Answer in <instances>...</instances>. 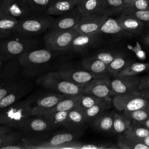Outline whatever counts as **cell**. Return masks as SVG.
<instances>
[{
    "label": "cell",
    "instance_id": "cell-1",
    "mask_svg": "<svg viewBox=\"0 0 149 149\" xmlns=\"http://www.w3.org/2000/svg\"><path fill=\"white\" fill-rule=\"evenodd\" d=\"M74 55L69 51H56L45 48L35 49L20 56L18 60L24 77L35 80L43 74L58 70Z\"/></svg>",
    "mask_w": 149,
    "mask_h": 149
},
{
    "label": "cell",
    "instance_id": "cell-2",
    "mask_svg": "<svg viewBox=\"0 0 149 149\" xmlns=\"http://www.w3.org/2000/svg\"><path fill=\"white\" fill-rule=\"evenodd\" d=\"M83 128H66V130L23 137L21 140L25 149L62 148L65 144L76 140L82 135Z\"/></svg>",
    "mask_w": 149,
    "mask_h": 149
},
{
    "label": "cell",
    "instance_id": "cell-3",
    "mask_svg": "<svg viewBox=\"0 0 149 149\" xmlns=\"http://www.w3.org/2000/svg\"><path fill=\"white\" fill-rule=\"evenodd\" d=\"M54 19L52 16L45 13H31L18 20L13 36L35 37L47 31L52 25Z\"/></svg>",
    "mask_w": 149,
    "mask_h": 149
},
{
    "label": "cell",
    "instance_id": "cell-4",
    "mask_svg": "<svg viewBox=\"0 0 149 149\" xmlns=\"http://www.w3.org/2000/svg\"><path fill=\"white\" fill-rule=\"evenodd\" d=\"M38 39L35 37L12 36L0 38V57L5 62L18 59L23 54L38 48Z\"/></svg>",
    "mask_w": 149,
    "mask_h": 149
},
{
    "label": "cell",
    "instance_id": "cell-5",
    "mask_svg": "<svg viewBox=\"0 0 149 149\" xmlns=\"http://www.w3.org/2000/svg\"><path fill=\"white\" fill-rule=\"evenodd\" d=\"M36 95L16 102L0 110V125L8 126L16 130L27 119L31 116L32 104Z\"/></svg>",
    "mask_w": 149,
    "mask_h": 149
},
{
    "label": "cell",
    "instance_id": "cell-6",
    "mask_svg": "<svg viewBox=\"0 0 149 149\" xmlns=\"http://www.w3.org/2000/svg\"><path fill=\"white\" fill-rule=\"evenodd\" d=\"M36 83L44 88L68 95H77L84 93L87 85H77L63 77L57 70L43 74L35 80Z\"/></svg>",
    "mask_w": 149,
    "mask_h": 149
},
{
    "label": "cell",
    "instance_id": "cell-7",
    "mask_svg": "<svg viewBox=\"0 0 149 149\" xmlns=\"http://www.w3.org/2000/svg\"><path fill=\"white\" fill-rule=\"evenodd\" d=\"M27 80L18 59L5 62L0 70V100Z\"/></svg>",
    "mask_w": 149,
    "mask_h": 149
},
{
    "label": "cell",
    "instance_id": "cell-8",
    "mask_svg": "<svg viewBox=\"0 0 149 149\" xmlns=\"http://www.w3.org/2000/svg\"><path fill=\"white\" fill-rule=\"evenodd\" d=\"M98 34L103 45H114L118 42L131 39L133 36L125 30L116 19L108 17L101 26Z\"/></svg>",
    "mask_w": 149,
    "mask_h": 149
},
{
    "label": "cell",
    "instance_id": "cell-9",
    "mask_svg": "<svg viewBox=\"0 0 149 149\" xmlns=\"http://www.w3.org/2000/svg\"><path fill=\"white\" fill-rule=\"evenodd\" d=\"M77 31L76 29H49L44 33L43 37L45 47L56 51L69 50L73 39Z\"/></svg>",
    "mask_w": 149,
    "mask_h": 149
},
{
    "label": "cell",
    "instance_id": "cell-10",
    "mask_svg": "<svg viewBox=\"0 0 149 149\" xmlns=\"http://www.w3.org/2000/svg\"><path fill=\"white\" fill-rule=\"evenodd\" d=\"M103 46L98 33L87 34L77 31L69 48V51L74 55H87L93 50Z\"/></svg>",
    "mask_w": 149,
    "mask_h": 149
},
{
    "label": "cell",
    "instance_id": "cell-11",
    "mask_svg": "<svg viewBox=\"0 0 149 149\" xmlns=\"http://www.w3.org/2000/svg\"><path fill=\"white\" fill-rule=\"evenodd\" d=\"M57 71L67 80L77 85H86L94 79L101 78L84 69L80 65L76 66L70 61L62 65Z\"/></svg>",
    "mask_w": 149,
    "mask_h": 149
},
{
    "label": "cell",
    "instance_id": "cell-12",
    "mask_svg": "<svg viewBox=\"0 0 149 149\" xmlns=\"http://www.w3.org/2000/svg\"><path fill=\"white\" fill-rule=\"evenodd\" d=\"M147 101V100L142 96L139 91L115 95L112 100L115 108L123 112L144 108Z\"/></svg>",
    "mask_w": 149,
    "mask_h": 149
},
{
    "label": "cell",
    "instance_id": "cell-13",
    "mask_svg": "<svg viewBox=\"0 0 149 149\" xmlns=\"http://www.w3.org/2000/svg\"><path fill=\"white\" fill-rule=\"evenodd\" d=\"M16 130L22 134L23 137H33L55 130L41 116H31Z\"/></svg>",
    "mask_w": 149,
    "mask_h": 149
},
{
    "label": "cell",
    "instance_id": "cell-14",
    "mask_svg": "<svg viewBox=\"0 0 149 149\" xmlns=\"http://www.w3.org/2000/svg\"><path fill=\"white\" fill-rule=\"evenodd\" d=\"M66 96L68 95L55 91L36 96L31 106V116H41L44 112L52 108Z\"/></svg>",
    "mask_w": 149,
    "mask_h": 149
},
{
    "label": "cell",
    "instance_id": "cell-15",
    "mask_svg": "<svg viewBox=\"0 0 149 149\" xmlns=\"http://www.w3.org/2000/svg\"><path fill=\"white\" fill-rule=\"evenodd\" d=\"M141 77L138 76H116L110 79L113 95L139 91Z\"/></svg>",
    "mask_w": 149,
    "mask_h": 149
},
{
    "label": "cell",
    "instance_id": "cell-16",
    "mask_svg": "<svg viewBox=\"0 0 149 149\" xmlns=\"http://www.w3.org/2000/svg\"><path fill=\"white\" fill-rule=\"evenodd\" d=\"M109 76L95 79L87 84L83 94L93 95L101 99L112 101L113 97Z\"/></svg>",
    "mask_w": 149,
    "mask_h": 149
},
{
    "label": "cell",
    "instance_id": "cell-17",
    "mask_svg": "<svg viewBox=\"0 0 149 149\" xmlns=\"http://www.w3.org/2000/svg\"><path fill=\"white\" fill-rule=\"evenodd\" d=\"M0 13L19 20L33 13L25 0H3Z\"/></svg>",
    "mask_w": 149,
    "mask_h": 149
},
{
    "label": "cell",
    "instance_id": "cell-18",
    "mask_svg": "<svg viewBox=\"0 0 149 149\" xmlns=\"http://www.w3.org/2000/svg\"><path fill=\"white\" fill-rule=\"evenodd\" d=\"M108 17L107 16L98 13L81 16L76 29L79 32L84 34L97 33Z\"/></svg>",
    "mask_w": 149,
    "mask_h": 149
},
{
    "label": "cell",
    "instance_id": "cell-19",
    "mask_svg": "<svg viewBox=\"0 0 149 149\" xmlns=\"http://www.w3.org/2000/svg\"><path fill=\"white\" fill-rule=\"evenodd\" d=\"M81 16L76 6H75L69 11L55 18L49 29H76Z\"/></svg>",
    "mask_w": 149,
    "mask_h": 149
},
{
    "label": "cell",
    "instance_id": "cell-20",
    "mask_svg": "<svg viewBox=\"0 0 149 149\" xmlns=\"http://www.w3.org/2000/svg\"><path fill=\"white\" fill-rule=\"evenodd\" d=\"M34 87L33 81L27 80L0 100V110L16 102L30 93Z\"/></svg>",
    "mask_w": 149,
    "mask_h": 149
},
{
    "label": "cell",
    "instance_id": "cell-21",
    "mask_svg": "<svg viewBox=\"0 0 149 149\" xmlns=\"http://www.w3.org/2000/svg\"><path fill=\"white\" fill-rule=\"evenodd\" d=\"M116 19L120 26L133 37L141 36L147 29L141 20L132 14H120Z\"/></svg>",
    "mask_w": 149,
    "mask_h": 149
},
{
    "label": "cell",
    "instance_id": "cell-22",
    "mask_svg": "<svg viewBox=\"0 0 149 149\" xmlns=\"http://www.w3.org/2000/svg\"><path fill=\"white\" fill-rule=\"evenodd\" d=\"M80 65L84 69L101 77L110 76L108 65L94 56H84L80 61Z\"/></svg>",
    "mask_w": 149,
    "mask_h": 149
},
{
    "label": "cell",
    "instance_id": "cell-23",
    "mask_svg": "<svg viewBox=\"0 0 149 149\" xmlns=\"http://www.w3.org/2000/svg\"><path fill=\"white\" fill-rule=\"evenodd\" d=\"M113 45H106L105 47H100L91 51L86 56H94L107 65H108L118 56L126 53V51L123 48L113 47Z\"/></svg>",
    "mask_w": 149,
    "mask_h": 149
},
{
    "label": "cell",
    "instance_id": "cell-24",
    "mask_svg": "<svg viewBox=\"0 0 149 149\" xmlns=\"http://www.w3.org/2000/svg\"><path fill=\"white\" fill-rule=\"evenodd\" d=\"M124 6V0H101L98 13L111 17L121 13Z\"/></svg>",
    "mask_w": 149,
    "mask_h": 149
},
{
    "label": "cell",
    "instance_id": "cell-25",
    "mask_svg": "<svg viewBox=\"0 0 149 149\" xmlns=\"http://www.w3.org/2000/svg\"><path fill=\"white\" fill-rule=\"evenodd\" d=\"M79 0H54L45 13L51 16L61 15L74 8Z\"/></svg>",
    "mask_w": 149,
    "mask_h": 149
},
{
    "label": "cell",
    "instance_id": "cell-26",
    "mask_svg": "<svg viewBox=\"0 0 149 149\" xmlns=\"http://www.w3.org/2000/svg\"><path fill=\"white\" fill-rule=\"evenodd\" d=\"M113 112H105L90 123L97 131L105 133H112L113 123Z\"/></svg>",
    "mask_w": 149,
    "mask_h": 149
},
{
    "label": "cell",
    "instance_id": "cell-27",
    "mask_svg": "<svg viewBox=\"0 0 149 149\" xmlns=\"http://www.w3.org/2000/svg\"><path fill=\"white\" fill-rule=\"evenodd\" d=\"M112 101L103 100L92 107L83 111L86 123H91L106 112L111 107Z\"/></svg>",
    "mask_w": 149,
    "mask_h": 149
},
{
    "label": "cell",
    "instance_id": "cell-28",
    "mask_svg": "<svg viewBox=\"0 0 149 149\" xmlns=\"http://www.w3.org/2000/svg\"><path fill=\"white\" fill-rule=\"evenodd\" d=\"M132 61H133L127 52L118 56L108 65L109 75L112 77L118 76Z\"/></svg>",
    "mask_w": 149,
    "mask_h": 149
},
{
    "label": "cell",
    "instance_id": "cell-29",
    "mask_svg": "<svg viewBox=\"0 0 149 149\" xmlns=\"http://www.w3.org/2000/svg\"><path fill=\"white\" fill-rule=\"evenodd\" d=\"M63 148H77V149H115L119 148L117 144L109 142L103 143H82L76 140L65 144Z\"/></svg>",
    "mask_w": 149,
    "mask_h": 149
},
{
    "label": "cell",
    "instance_id": "cell-30",
    "mask_svg": "<svg viewBox=\"0 0 149 149\" xmlns=\"http://www.w3.org/2000/svg\"><path fill=\"white\" fill-rule=\"evenodd\" d=\"M80 95L66 96V97L61 100L59 102H58L52 108L44 112L41 116H45L52 112L59 111H68L74 108H76Z\"/></svg>",
    "mask_w": 149,
    "mask_h": 149
},
{
    "label": "cell",
    "instance_id": "cell-31",
    "mask_svg": "<svg viewBox=\"0 0 149 149\" xmlns=\"http://www.w3.org/2000/svg\"><path fill=\"white\" fill-rule=\"evenodd\" d=\"M17 22V19L0 13V38L12 37Z\"/></svg>",
    "mask_w": 149,
    "mask_h": 149
},
{
    "label": "cell",
    "instance_id": "cell-32",
    "mask_svg": "<svg viewBox=\"0 0 149 149\" xmlns=\"http://www.w3.org/2000/svg\"><path fill=\"white\" fill-rule=\"evenodd\" d=\"M87 123L85 120L83 111L74 108L68 111L66 128L80 129Z\"/></svg>",
    "mask_w": 149,
    "mask_h": 149
},
{
    "label": "cell",
    "instance_id": "cell-33",
    "mask_svg": "<svg viewBox=\"0 0 149 149\" xmlns=\"http://www.w3.org/2000/svg\"><path fill=\"white\" fill-rule=\"evenodd\" d=\"M68 111H59L47 114L43 117L48 122L54 130L61 127H66Z\"/></svg>",
    "mask_w": 149,
    "mask_h": 149
},
{
    "label": "cell",
    "instance_id": "cell-34",
    "mask_svg": "<svg viewBox=\"0 0 149 149\" xmlns=\"http://www.w3.org/2000/svg\"><path fill=\"white\" fill-rule=\"evenodd\" d=\"M116 144L119 149H149V147L136 139L120 134Z\"/></svg>",
    "mask_w": 149,
    "mask_h": 149
},
{
    "label": "cell",
    "instance_id": "cell-35",
    "mask_svg": "<svg viewBox=\"0 0 149 149\" xmlns=\"http://www.w3.org/2000/svg\"><path fill=\"white\" fill-rule=\"evenodd\" d=\"M132 123V120L125 115L114 113L112 133L115 134H123Z\"/></svg>",
    "mask_w": 149,
    "mask_h": 149
},
{
    "label": "cell",
    "instance_id": "cell-36",
    "mask_svg": "<svg viewBox=\"0 0 149 149\" xmlns=\"http://www.w3.org/2000/svg\"><path fill=\"white\" fill-rule=\"evenodd\" d=\"M149 70V62L132 61L118 76H138Z\"/></svg>",
    "mask_w": 149,
    "mask_h": 149
},
{
    "label": "cell",
    "instance_id": "cell-37",
    "mask_svg": "<svg viewBox=\"0 0 149 149\" xmlns=\"http://www.w3.org/2000/svg\"><path fill=\"white\" fill-rule=\"evenodd\" d=\"M101 0H80L76 8L81 16L97 12Z\"/></svg>",
    "mask_w": 149,
    "mask_h": 149
},
{
    "label": "cell",
    "instance_id": "cell-38",
    "mask_svg": "<svg viewBox=\"0 0 149 149\" xmlns=\"http://www.w3.org/2000/svg\"><path fill=\"white\" fill-rule=\"evenodd\" d=\"M123 134L125 136L139 140L149 135V129L137 122L132 120L131 125Z\"/></svg>",
    "mask_w": 149,
    "mask_h": 149
},
{
    "label": "cell",
    "instance_id": "cell-39",
    "mask_svg": "<svg viewBox=\"0 0 149 149\" xmlns=\"http://www.w3.org/2000/svg\"><path fill=\"white\" fill-rule=\"evenodd\" d=\"M23 139L22 134L17 130L0 134V149L19 142Z\"/></svg>",
    "mask_w": 149,
    "mask_h": 149
},
{
    "label": "cell",
    "instance_id": "cell-40",
    "mask_svg": "<svg viewBox=\"0 0 149 149\" xmlns=\"http://www.w3.org/2000/svg\"><path fill=\"white\" fill-rule=\"evenodd\" d=\"M149 9V0H136L129 3L124 4L120 14H132L137 11Z\"/></svg>",
    "mask_w": 149,
    "mask_h": 149
},
{
    "label": "cell",
    "instance_id": "cell-41",
    "mask_svg": "<svg viewBox=\"0 0 149 149\" xmlns=\"http://www.w3.org/2000/svg\"><path fill=\"white\" fill-rule=\"evenodd\" d=\"M102 100H103L91 94H82L79 95L76 108L84 111Z\"/></svg>",
    "mask_w": 149,
    "mask_h": 149
},
{
    "label": "cell",
    "instance_id": "cell-42",
    "mask_svg": "<svg viewBox=\"0 0 149 149\" xmlns=\"http://www.w3.org/2000/svg\"><path fill=\"white\" fill-rule=\"evenodd\" d=\"M33 13H44L54 0H25Z\"/></svg>",
    "mask_w": 149,
    "mask_h": 149
},
{
    "label": "cell",
    "instance_id": "cell-43",
    "mask_svg": "<svg viewBox=\"0 0 149 149\" xmlns=\"http://www.w3.org/2000/svg\"><path fill=\"white\" fill-rule=\"evenodd\" d=\"M123 114L136 122H140L149 118V111L145 108L130 112H123Z\"/></svg>",
    "mask_w": 149,
    "mask_h": 149
},
{
    "label": "cell",
    "instance_id": "cell-44",
    "mask_svg": "<svg viewBox=\"0 0 149 149\" xmlns=\"http://www.w3.org/2000/svg\"><path fill=\"white\" fill-rule=\"evenodd\" d=\"M132 15L141 20L147 27H149V9L137 11L132 13Z\"/></svg>",
    "mask_w": 149,
    "mask_h": 149
},
{
    "label": "cell",
    "instance_id": "cell-45",
    "mask_svg": "<svg viewBox=\"0 0 149 149\" xmlns=\"http://www.w3.org/2000/svg\"><path fill=\"white\" fill-rule=\"evenodd\" d=\"M140 37L141 42L143 47L149 52V27H147Z\"/></svg>",
    "mask_w": 149,
    "mask_h": 149
},
{
    "label": "cell",
    "instance_id": "cell-46",
    "mask_svg": "<svg viewBox=\"0 0 149 149\" xmlns=\"http://www.w3.org/2000/svg\"><path fill=\"white\" fill-rule=\"evenodd\" d=\"M147 88H149V73L141 77L138 90L141 91Z\"/></svg>",
    "mask_w": 149,
    "mask_h": 149
},
{
    "label": "cell",
    "instance_id": "cell-47",
    "mask_svg": "<svg viewBox=\"0 0 149 149\" xmlns=\"http://www.w3.org/2000/svg\"><path fill=\"white\" fill-rule=\"evenodd\" d=\"M13 130V128L9 127L8 126L3 125H0V134L9 132L10 131H12Z\"/></svg>",
    "mask_w": 149,
    "mask_h": 149
},
{
    "label": "cell",
    "instance_id": "cell-48",
    "mask_svg": "<svg viewBox=\"0 0 149 149\" xmlns=\"http://www.w3.org/2000/svg\"><path fill=\"white\" fill-rule=\"evenodd\" d=\"M139 91L145 99H146L147 100H149V88L144 89Z\"/></svg>",
    "mask_w": 149,
    "mask_h": 149
},
{
    "label": "cell",
    "instance_id": "cell-49",
    "mask_svg": "<svg viewBox=\"0 0 149 149\" xmlns=\"http://www.w3.org/2000/svg\"><path fill=\"white\" fill-rule=\"evenodd\" d=\"M138 123H139L140 125H142L143 126L147 128L148 129H149V118L147 119L146 120L140 122H137Z\"/></svg>",
    "mask_w": 149,
    "mask_h": 149
},
{
    "label": "cell",
    "instance_id": "cell-50",
    "mask_svg": "<svg viewBox=\"0 0 149 149\" xmlns=\"http://www.w3.org/2000/svg\"><path fill=\"white\" fill-rule=\"evenodd\" d=\"M137 140H139L140 141H141L142 143H143L144 144H145L146 145H147V146L149 147V135L147 136L146 137H145L144 138Z\"/></svg>",
    "mask_w": 149,
    "mask_h": 149
},
{
    "label": "cell",
    "instance_id": "cell-51",
    "mask_svg": "<svg viewBox=\"0 0 149 149\" xmlns=\"http://www.w3.org/2000/svg\"><path fill=\"white\" fill-rule=\"evenodd\" d=\"M5 62H5V61H4L1 57H0V70H1V68H2V65H3V63H4Z\"/></svg>",
    "mask_w": 149,
    "mask_h": 149
},
{
    "label": "cell",
    "instance_id": "cell-52",
    "mask_svg": "<svg viewBox=\"0 0 149 149\" xmlns=\"http://www.w3.org/2000/svg\"><path fill=\"white\" fill-rule=\"evenodd\" d=\"M136 0H124V4H127V3H129L132 2H133Z\"/></svg>",
    "mask_w": 149,
    "mask_h": 149
},
{
    "label": "cell",
    "instance_id": "cell-53",
    "mask_svg": "<svg viewBox=\"0 0 149 149\" xmlns=\"http://www.w3.org/2000/svg\"><path fill=\"white\" fill-rule=\"evenodd\" d=\"M145 108H146L147 110L149 111V100H147V103H146V105L145 107Z\"/></svg>",
    "mask_w": 149,
    "mask_h": 149
},
{
    "label": "cell",
    "instance_id": "cell-54",
    "mask_svg": "<svg viewBox=\"0 0 149 149\" xmlns=\"http://www.w3.org/2000/svg\"><path fill=\"white\" fill-rule=\"evenodd\" d=\"M2 2H3V0H0V6H1V5Z\"/></svg>",
    "mask_w": 149,
    "mask_h": 149
},
{
    "label": "cell",
    "instance_id": "cell-55",
    "mask_svg": "<svg viewBox=\"0 0 149 149\" xmlns=\"http://www.w3.org/2000/svg\"><path fill=\"white\" fill-rule=\"evenodd\" d=\"M79 1H80V0H79Z\"/></svg>",
    "mask_w": 149,
    "mask_h": 149
}]
</instances>
